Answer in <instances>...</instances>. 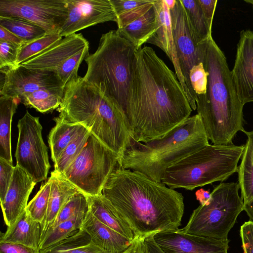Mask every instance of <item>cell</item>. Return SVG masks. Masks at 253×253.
Instances as JSON below:
<instances>
[{"instance_id":"obj_25","label":"cell","mask_w":253,"mask_h":253,"mask_svg":"<svg viewBox=\"0 0 253 253\" xmlns=\"http://www.w3.org/2000/svg\"><path fill=\"white\" fill-rule=\"evenodd\" d=\"M53 120L56 125L49 133L48 144L54 164L66 147L87 128L79 124L65 122L57 117Z\"/></svg>"},{"instance_id":"obj_34","label":"cell","mask_w":253,"mask_h":253,"mask_svg":"<svg viewBox=\"0 0 253 253\" xmlns=\"http://www.w3.org/2000/svg\"><path fill=\"white\" fill-rule=\"evenodd\" d=\"M88 210L87 196L80 191H78L64 205L45 235L60 223L71 219L80 213L87 211Z\"/></svg>"},{"instance_id":"obj_6","label":"cell","mask_w":253,"mask_h":253,"mask_svg":"<svg viewBox=\"0 0 253 253\" xmlns=\"http://www.w3.org/2000/svg\"><path fill=\"white\" fill-rule=\"evenodd\" d=\"M136 51L117 30H110L102 35L96 50L84 59L87 68L84 79L124 115Z\"/></svg>"},{"instance_id":"obj_2","label":"cell","mask_w":253,"mask_h":253,"mask_svg":"<svg viewBox=\"0 0 253 253\" xmlns=\"http://www.w3.org/2000/svg\"><path fill=\"white\" fill-rule=\"evenodd\" d=\"M101 194L120 212L136 236L178 229L184 211L181 193L119 163Z\"/></svg>"},{"instance_id":"obj_37","label":"cell","mask_w":253,"mask_h":253,"mask_svg":"<svg viewBox=\"0 0 253 253\" xmlns=\"http://www.w3.org/2000/svg\"><path fill=\"white\" fill-rule=\"evenodd\" d=\"M62 38L59 33L57 32L46 34L41 38L26 43L20 48L16 62V67Z\"/></svg>"},{"instance_id":"obj_1","label":"cell","mask_w":253,"mask_h":253,"mask_svg":"<svg viewBox=\"0 0 253 253\" xmlns=\"http://www.w3.org/2000/svg\"><path fill=\"white\" fill-rule=\"evenodd\" d=\"M193 110L176 74L151 47L136 51L125 113L132 140L160 137Z\"/></svg>"},{"instance_id":"obj_21","label":"cell","mask_w":253,"mask_h":253,"mask_svg":"<svg viewBox=\"0 0 253 253\" xmlns=\"http://www.w3.org/2000/svg\"><path fill=\"white\" fill-rule=\"evenodd\" d=\"M50 178L51 189L46 213L42 223L41 241L64 205L73 195L79 191L62 174L54 170L51 172Z\"/></svg>"},{"instance_id":"obj_46","label":"cell","mask_w":253,"mask_h":253,"mask_svg":"<svg viewBox=\"0 0 253 253\" xmlns=\"http://www.w3.org/2000/svg\"><path fill=\"white\" fill-rule=\"evenodd\" d=\"M153 234L146 236L145 237L144 242L147 253H165L154 241Z\"/></svg>"},{"instance_id":"obj_17","label":"cell","mask_w":253,"mask_h":253,"mask_svg":"<svg viewBox=\"0 0 253 253\" xmlns=\"http://www.w3.org/2000/svg\"><path fill=\"white\" fill-rule=\"evenodd\" d=\"M238 97L244 105L253 102V31L240 32L234 65L231 71Z\"/></svg>"},{"instance_id":"obj_13","label":"cell","mask_w":253,"mask_h":253,"mask_svg":"<svg viewBox=\"0 0 253 253\" xmlns=\"http://www.w3.org/2000/svg\"><path fill=\"white\" fill-rule=\"evenodd\" d=\"M67 16L66 0H0V17L26 20L46 34L59 32Z\"/></svg>"},{"instance_id":"obj_5","label":"cell","mask_w":253,"mask_h":253,"mask_svg":"<svg viewBox=\"0 0 253 253\" xmlns=\"http://www.w3.org/2000/svg\"><path fill=\"white\" fill-rule=\"evenodd\" d=\"M198 114L189 117L164 135L143 142L131 140L118 163L161 182L168 168L209 144Z\"/></svg>"},{"instance_id":"obj_49","label":"cell","mask_w":253,"mask_h":253,"mask_svg":"<svg viewBox=\"0 0 253 253\" xmlns=\"http://www.w3.org/2000/svg\"><path fill=\"white\" fill-rule=\"evenodd\" d=\"M243 210L249 216V220L253 221V202L249 205L244 206Z\"/></svg>"},{"instance_id":"obj_3","label":"cell","mask_w":253,"mask_h":253,"mask_svg":"<svg viewBox=\"0 0 253 253\" xmlns=\"http://www.w3.org/2000/svg\"><path fill=\"white\" fill-rule=\"evenodd\" d=\"M203 65L208 72L205 94L197 97V114L208 138L214 145L233 144L244 130V105L236 92L226 58L211 36L207 40Z\"/></svg>"},{"instance_id":"obj_38","label":"cell","mask_w":253,"mask_h":253,"mask_svg":"<svg viewBox=\"0 0 253 253\" xmlns=\"http://www.w3.org/2000/svg\"><path fill=\"white\" fill-rule=\"evenodd\" d=\"M208 75L203 63L194 66L190 71V82L196 98L197 96L203 95L206 92Z\"/></svg>"},{"instance_id":"obj_29","label":"cell","mask_w":253,"mask_h":253,"mask_svg":"<svg viewBox=\"0 0 253 253\" xmlns=\"http://www.w3.org/2000/svg\"><path fill=\"white\" fill-rule=\"evenodd\" d=\"M156 0H111L117 16L120 27L136 19L156 2Z\"/></svg>"},{"instance_id":"obj_20","label":"cell","mask_w":253,"mask_h":253,"mask_svg":"<svg viewBox=\"0 0 253 253\" xmlns=\"http://www.w3.org/2000/svg\"><path fill=\"white\" fill-rule=\"evenodd\" d=\"M81 228L89 234L93 244L106 253H123L132 242L101 223L89 211Z\"/></svg>"},{"instance_id":"obj_8","label":"cell","mask_w":253,"mask_h":253,"mask_svg":"<svg viewBox=\"0 0 253 253\" xmlns=\"http://www.w3.org/2000/svg\"><path fill=\"white\" fill-rule=\"evenodd\" d=\"M238 182H221L211 193L209 202L192 213L183 232L217 239H227L238 215L243 210Z\"/></svg>"},{"instance_id":"obj_16","label":"cell","mask_w":253,"mask_h":253,"mask_svg":"<svg viewBox=\"0 0 253 253\" xmlns=\"http://www.w3.org/2000/svg\"><path fill=\"white\" fill-rule=\"evenodd\" d=\"M153 238L165 253H228L230 241L185 233L179 228L156 233Z\"/></svg>"},{"instance_id":"obj_11","label":"cell","mask_w":253,"mask_h":253,"mask_svg":"<svg viewBox=\"0 0 253 253\" xmlns=\"http://www.w3.org/2000/svg\"><path fill=\"white\" fill-rule=\"evenodd\" d=\"M18 137L15 157L16 165L25 170L36 183L45 180L50 165L47 148L42 137L39 117L26 111L18 121Z\"/></svg>"},{"instance_id":"obj_22","label":"cell","mask_w":253,"mask_h":253,"mask_svg":"<svg viewBox=\"0 0 253 253\" xmlns=\"http://www.w3.org/2000/svg\"><path fill=\"white\" fill-rule=\"evenodd\" d=\"M89 211L101 223L132 241L135 235L111 202L102 194L87 196Z\"/></svg>"},{"instance_id":"obj_26","label":"cell","mask_w":253,"mask_h":253,"mask_svg":"<svg viewBox=\"0 0 253 253\" xmlns=\"http://www.w3.org/2000/svg\"><path fill=\"white\" fill-rule=\"evenodd\" d=\"M19 102V99L15 97L5 95L0 96V158L12 163L11 126Z\"/></svg>"},{"instance_id":"obj_9","label":"cell","mask_w":253,"mask_h":253,"mask_svg":"<svg viewBox=\"0 0 253 253\" xmlns=\"http://www.w3.org/2000/svg\"><path fill=\"white\" fill-rule=\"evenodd\" d=\"M118 160L113 151L90 133L81 153L62 174L86 196L98 195Z\"/></svg>"},{"instance_id":"obj_28","label":"cell","mask_w":253,"mask_h":253,"mask_svg":"<svg viewBox=\"0 0 253 253\" xmlns=\"http://www.w3.org/2000/svg\"><path fill=\"white\" fill-rule=\"evenodd\" d=\"M63 96V94L42 89L24 95L20 99V101L27 107L33 108L45 113L58 108Z\"/></svg>"},{"instance_id":"obj_41","label":"cell","mask_w":253,"mask_h":253,"mask_svg":"<svg viewBox=\"0 0 253 253\" xmlns=\"http://www.w3.org/2000/svg\"><path fill=\"white\" fill-rule=\"evenodd\" d=\"M240 236L244 253H253V221L245 222L241 226Z\"/></svg>"},{"instance_id":"obj_33","label":"cell","mask_w":253,"mask_h":253,"mask_svg":"<svg viewBox=\"0 0 253 253\" xmlns=\"http://www.w3.org/2000/svg\"><path fill=\"white\" fill-rule=\"evenodd\" d=\"M0 25L27 42L46 34L40 27L26 20L9 17H0Z\"/></svg>"},{"instance_id":"obj_30","label":"cell","mask_w":253,"mask_h":253,"mask_svg":"<svg viewBox=\"0 0 253 253\" xmlns=\"http://www.w3.org/2000/svg\"><path fill=\"white\" fill-rule=\"evenodd\" d=\"M185 10L190 27L196 38L201 42L211 36L198 0H180Z\"/></svg>"},{"instance_id":"obj_35","label":"cell","mask_w":253,"mask_h":253,"mask_svg":"<svg viewBox=\"0 0 253 253\" xmlns=\"http://www.w3.org/2000/svg\"><path fill=\"white\" fill-rule=\"evenodd\" d=\"M90 134V131L86 129L66 147L54 164L55 171L61 174L63 173L81 153Z\"/></svg>"},{"instance_id":"obj_47","label":"cell","mask_w":253,"mask_h":253,"mask_svg":"<svg viewBox=\"0 0 253 253\" xmlns=\"http://www.w3.org/2000/svg\"><path fill=\"white\" fill-rule=\"evenodd\" d=\"M196 197L198 200L200 205H205L207 204L210 201L211 195L209 191H206L203 189L198 190L195 193Z\"/></svg>"},{"instance_id":"obj_15","label":"cell","mask_w":253,"mask_h":253,"mask_svg":"<svg viewBox=\"0 0 253 253\" xmlns=\"http://www.w3.org/2000/svg\"><path fill=\"white\" fill-rule=\"evenodd\" d=\"M68 16L59 31L62 37L89 27L114 21L117 16L111 0H66Z\"/></svg>"},{"instance_id":"obj_10","label":"cell","mask_w":253,"mask_h":253,"mask_svg":"<svg viewBox=\"0 0 253 253\" xmlns=\"http://www.w3.org/2000/svg\"><path fill=\"white\" fill-rule=\"evenodd\" d=\"M88 50L87 40L81 33H75L58 40L20 65L54 72L65 86L78 77V69L89 54Z\"/></svg>"},{"instance_id":"obj_24","label":"cell","mask_w":253,"mask_h":253,"mask_svg":"<svg viewBox=\"0 0 253 253\" xmlns=\"http://www.w3.org/2000/svg\"><path fill=\"white\" fill-rule=\"evenodd\" d=\"M157 28V17L154 4L144 14L132 21L118 27L117 30L133 44L136 50H138L154 34Z\"/></svg>"},{"instance_id":"obj_44","label":"cell","mask_w":253,"mask_h":253,"mask_svg":"<svg viewBox=\"0 0 253 253\" xmlns=\"http://www.w3.org/2000/svg\"><path fill=\"white\" fill-rule=\"evenodd\" d=\"M0 41L8 42L21 47L27 42L0 25Z\"/></svg>"},{"instance_id":"obj_36","label":"cell","mask_w":253,"mask_h":253,"mask_svg":"<svg viewBox=\"0 0 253 253\" xmlns=\"http://www.w3.org/2000/svg\"><path fill=\"white\" fill-rule=\"evenodd\" d=\"M51 178L43 183L37 194L28 204L26 213L34 220L42 222L45 216L51 189Z\"/></svg>"},{"instance_id":"obj_7","label":"cell","mask_w":253,"mask_h":253,"mask_svg":"<svg viewBox=\"0 0 253 253\" xmlns=\"http://www.w3.org/2000/svg\"><path fill=\"white\" fill-rule=\"evenodd\" d=\"M245 147L209 144L168 168L161 182L172 189L193 190L226 180L237 171Z\"/></svg>"},{"instance_id":"obj_31","label":"cell","mask_w":253,"mask_h":253,"mask_svg":"<svg viewBox=\"0 0 253 253\" xmlns=\"http://www.w3.org/2000/svg\"><path fill=\"white\" fill-rule=\"evenodd\" d=\"M241 163L238 167V184L241 190L243 206L253 202V157L245 144Z\"/></svg>"},{"instance_id":"obj_12","label":"cell","mask_w":253,"mask_h":253,"mask_svg":"<svg viewBox=\"0 0 253 253\" xmlns=\"http://www.w3.org/2000/svg\"><path fill=\"white\" fill-rule=\"evenodd\" d=\"M169 11L179 66L188 90V100L192 110H195L196 96L190 82L189 73L194 66L203 63L208 40L201 42L195 36L180 0H176L174 7Z\"/></svg>"},{"instance_id":"obj_43","label":"cell","mask_w":253,"mask_h":253,"mask_svg":"<svg viewBox=\"0 0 253 253\" xmlns=\"http://www.w3.org/2000/svg\"><path fill=\"white\" fill-rule=\"evenodd\" d=\"M209 28L211 30L217 0H198Z\"/></svg>"},{"instance_id":"obj_48","label":"cell","mask_w":253,"mask_h":253,"mask_svg":"<svg viewBox=\"0 0 253 253\" xmlns=\"http://www.w3.org/2000/svg\"><path fill=\"white\" fill-rule=\"evenodd\" d=\"M242 131L244 132L248 137L245 144L249 149L253 157V130L248 131L244 129Z\"/></svg>"},{"instance_id":"obj_42","label":"cell","mask_w":253,"mask_h":253,"mask_svg":"<svg viewBox=\"0 0 253 253\" xmlns=\"http://www.w3.org/2000/svg\"><path fill=\"white\" fill-rule=\"evenodd\" d=\"M0 253H40V251L19 243L0 242Z\"/></svg>"},{"instance_id":"obj_40","label":"cell","mask_w":253,"mask_h":253,"mask_svg":"<svg viewBox=\"0 0 253 253\" xmlns=\"http://www.w3.org/2000/svg\"><path fill=\"white\" fill-rule=\"evenodd\" d=\"M14 167L13 163L0 158V200L2 202L10 185Z\"/></svg>"},{"instance_id":"obj_14","label":"cell","mask_w":253,"mask_h":253,"mask_svg":"<svg viewBox=\"0 0 253 253\" xmlns=\"http://www.w3.org/2000/svg\"><path fill=\"white\" fill-rule=\"evenodd\" d=\"M0 95L20 99L24 95L42 89L61 94L65 86L53 71L28 69L19 65L0 69Z\"/></svg>"},{"instance_id":"obj_19","label":"cell","mask_w":253,"mask_h":253,"mask_svg":"<svg viewBox=\"0 0 253 253\" xmlns=\"http://www.w3.org/2000/svg\"><path fill=\"white\" fill-rule=\"evenodd\" d=\"M157 17V28L147 42L162 49L172 62L175 73L187 97L188 90L181 73L173 38L170 11L164 0H156L154 3Z\"/></svg>"},{"instance_id":"obj_23","label":"cell","mask_w":253,"mask_h":253,"mask_svg":"<svg viewBox=\"0 0 253 253\" xmlns=\"http://www.w3.org/2000/svg\"><path fill=\"white\" fill-rule=\"evenodd\" d=\"M42 224L33 220L26 211L4 233H1L0 242L19 243L39 250Z\"/></svg>"},{"instance_id":"obj_45","label":"cell","mask_w":253,"mask_h":253,"mask_svg":"<svg viewBox=\"0 0 253 253\" xmlns=\"http://www.w3.org/2000/svg\"><path fill=\"white\" fill-rule=\"evenodd\" d=\"M145 236H136L128 248L123 253H147L144 242Z\"/></svg>"},{"instance_id":"obj_51","label":"cell","mask_w":253,"mask_h":253,"mask_svg":"<svg viewBox=\"0 0 253 253\" xmlns=\"http://www.w3.org/2000/svg\"><path fill=\"white\" fill-rule=\"evenodd\" d=\"M245 1H246V2L247 3H250V4H251L253 6V0H245Z\"/></svg>"},{"instance_id":"obj_18","label":"cell","mask_w":253,"mask_h":253,"mask_svg":"<svg viewBox=\"0 0 253 253\" xmlns=\"http://www.w3.org/2000/svg\"><path fill=\"white\" fill-rule=\"evenodd\" d=\"M36 183L23 169L14 167L12 179L4 200L0 202L3 219L11 226L26 211L28 200Z\"/></svg>"},{"instance_id":"obj_39","label":"cell","mask_w":253,"mask_h":253,"mask_svg":"<svg viewBox=\"0 0 253 253\" xmlns=\"http://www.w3.org/2000/svg\"><path fill=\"white\" fill-rule=\"evenodd\" d=\"M20 47L0 41V69L16 67V62Z\"/></svg>"},{"instance_id":"obj_4","label":"cell","mask_w":253,"mask_h":253,"mask_svg":"<svg viewBox=\"0 0 253 253\" xmlns=\"http://www.w3.org/2000/svg\"><path fill=\"white\" fill-rule=\"evenodd\" d=\"M57 110L58 118L84 126L119 160L131 142L130 127L124 114L83 77L78 76L66 84Z\"/></svg>"},{"instance_id":"obj_32","label":"cell","mask_w":253,"mask_h":253,"mask_svg":"<svg viewBox=\"0 0 253 253\" xmlns=\"http://www.w3.org/2000/svg\"><path fill=\"white\" fill-rule=\"evenodd\" d=\"M87 212H83L76 215L71 219L60 223L48 232L41 242L40 251L50 247L79 230Z\"/></svg>"},{"instance_id":"obj_50","label":"cell","mask_w":253,"mask_h":253,"mask_svg":"<svg viewBox=\"0 0 253 253\" xmlns=\"http://www.w3.org/2000/svg\"><path fill=\"white\" fill-rule=\"evenodd\" d=\"M164 1L169 10L173 8L176 2V0H164Z\"/></svg>"},{"instance_id":"obj_27","label":"cell","mask_w":253,"mask_h":253,"mask_svg":"<svg viewBox=\"0 0 253 253\" xmlns=\"http://www.w3.org/2000/svg\"><path fill=\"white\" fill-rule=\"evenodd\" d=\"M40 253H106L93 244L89 234L83 229L50 247L40 251Z\"/></svg>"}]
</instances>
